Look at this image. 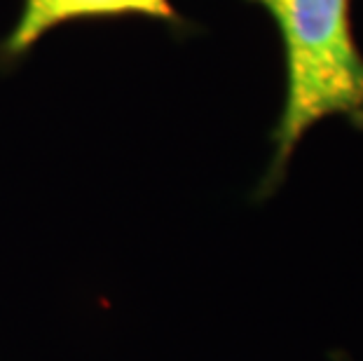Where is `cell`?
Masks as SVG:
<instances>
[{
	"mask_svg": "<svg viewBox=\"0 0 363 361\" xmlns=\"http://www.w3.org/2000/svg\"><path fill=\"white\" fill-rule=\"evenodd\" d=\"M143 14L172 26H183L172 0H24L17 26L0 45V61H17L48 33L68 21Z\"/></svg>",
	"mask_w": 363,
	"mask_h": 361,
	"instance_id": "7a4b0ae2",
	"label": "cell"
},
{
	"mask_svg": "<svg viewBox=\"0 0 363 361\" xmlns=\"http://www.w3.org/2000/svg\"><path fill=\"white\" fill-rule=\"evenodd\" d=\"M281 33L286 101L272 141L274 155L258 195L284 181L296 145L316 122L340 115L363 129V57L354 43L350 0H251Z\"/></svg>",
	"mask_w": 363,
	"mask_h": 361,
	"instance_id": "6da1fadb",
	"label": "cell"
}]
</instances>
